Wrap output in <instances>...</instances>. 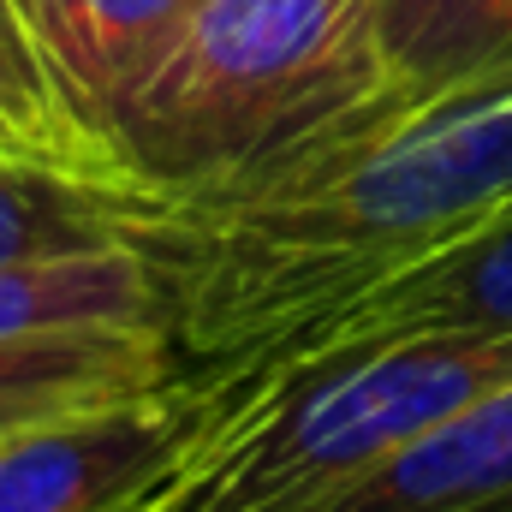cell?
Listing matches in <instances>:
<instances>
[{"label":"cell","mask_w":512,"mask_h":512,"mask_svg":"<svg viewBox=\"0 0 512 512\" xmlns=\"http://www.w3.org/2000/svg\"><path fill=\"white\" fill-rule=\"evenodd\" d=\"M215 382L221 423L137 512H328L441 417L512 382V334L340 340Z\"/></svg>","instance_id":"2"},{"label":"cell","mask_w":512,"mask_h":512,"mask_svg":"<svg viewBox=\"0 0 512 512\" xmlns=\"http://www.w3.org/2000/svg\"><path fill=\"white\" fill-rule=\"evenodd\" d=\"M197 6L203 0H42V60L60 114L102 179L126 185L114 167V120Z\"/></svg>","instance_id":"5"},{"label":"cell","mask_w":512,"mask_h":512,"mask_svg":"<svg viewBox=\"0 0 512 512\" xmlns=\"http://www.w3.org/2000/svg\"><path fill=\"white\" fill-rule=\"evenodd\" d=\"M0 149H6V155H24V149L12 143V131H6V126H0ZM30 161H36V155H30Z\"/></svg>","instance_id":"13"},{"label":"cell","mask_w":512,"mask_h":512,"mask_svg":"<svg viewBox=\"0 0 512 512\" xmlns=\"http://www.w3.org/2000/svg\"><path fill=\"white\" fill-rule=\"evenodd\" d=\"M512 209V60L453 90H376L256 173L167 203L143 233L197 376L274 364L387 274Z\"/></svg>","instance_id":"1"},{"label":"cell","mask_w":512,"mask_h":512,"mask_svg":"<svg viewBox=\"0 0 512 512\" xmlns=\"http://www.w3.org/2000/svg\"><path fill=\"white\" fill-rule=\"evenodd\" d=\"M0 126L12 131V143L24 155L72 167L84 179H102L60 114L54 78L42 60V0H0Z\"/></svg>","instance_id":"12"},{"label":"cell","mask_w":512,"mask_h":512,"mask_svg":"<svg viewBox=\"0 0 512 512\" xmlns=\"http://www.w3.org/2000/svg\"><path fill=\"white\" fill-rule=\"evenodd\" d=\"M167 310V274L143 239L0 268V340L48 328H167Z\"/></svg>","instance_id":"9"},{"label":"cell","mask_w":512,"mask_h":512,"mask_svg":"<svg viewBox=\"0 0 512 512\" xmlns=\"http://www.w3.org/2000/svg\"><path fill=\"white\" fill-rule=\"evenodd\" d=\"M221 411L227 387L185 370L126 405L0 435V512H137Z\"/></svg>","instance_id":"4"},{"label":"cell","mask_w":512,"mask_h":512,"mask_svg":"<svg viewBox=\"0 0 512 512\" xmlns=\"http://www.w3.org/2000/svg\"><path fill=\"white\" fill-rule=\"evenodd\" d=\"M376 60L393 102L495 72L512 60V0H376Z\"/></svg>","instance_id":"11"},{"label":"cell","mask_w":512,"mask_h":512,"mask_svg":"<svg viewBox=\"0 0 512 512\" xmlns=\"http://www.w3.org/2000/svg\"><path fill=\"white\" fill-rule=\"evenodd\" d=\"M161 215L167 203L149 191L84 179L72 167L0 149V268L126 245L143 239Z\"/></svg>","instance_id":"10"},{"label":"cell","mask_w":512,"mask_h":512,"mask_svg":"<svg viewBox=\"0 0 512 512\" xmlns=\"http://www.w3.org/2000/svg\"><path fill=\"white\" fill-rule=\"evenodd\" d=\"M382 334H512V209L465 233L459 245L387 274L382 286H370L364 298L316 322L304 340H292L274 364L245 376H268L322 346L382 340Z\"/></svg>","instance_id":"6"},{"label":"cell","mask_w":512,"mask_h":512,"mask_svg":"<svg viewBox=\"0 0 512 512\" xmlns=\"http://www.w3.org/2000/svg\"><path fill=\"white\" fill-rule=\"evenodd\" d=\"M328 512H512V382L441 417Z\"/></svg>","instance_id":"8"},{"label":"cell","mask_w":512,"mask_h":512,"mask_svg":"<svg viewBox=\"0 0 512 512\" xmlns=\"http://www.w3.org/2000/svg\"><path fill=\"white\" fill-rule=\"evenodd\" d=\"M185 358L167 328H48L0 340V435L126 405L179 382Z\"/></svg>","instance_id":"7"},{"label":"cell","mask_w":512,"mask_h":512,"mask_svg":"<svg viewBox=\"0 0 512 512\" xmlns=\"http://www.w3.org/2000/svg\"><path fill=\"white\" fill-rule=\"evenodd\" d=\"M376 90V0H203L114 120V167L161 203H191Z\"/></svg>","instance_id":"3"}]
</instances>
